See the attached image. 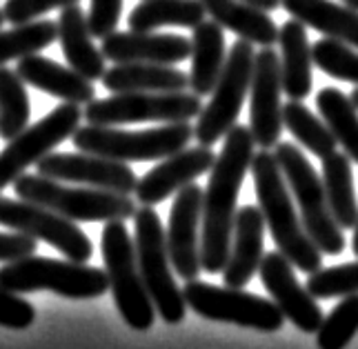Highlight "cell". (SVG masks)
<instances>
[{
    "instance_id": "43",
    "label": "cell",
    "mask_w": 358,
    "mask_h": 349,
    "mask_svg": "<svg viewBox=\"0 0 358 349\" xmlns=\"http://www.w3.org/2000/svg\"><path fill=\"white\" fill-rule=\"evenodd\" d=\"M350 101L354 103V107L358 109V87H356V90L352 92V96H350Z\"/></svg>"
},
{
    "instance_id": "39",
    "label": "cell",
    "mask_w": 358,
    "mask_h": 349,
    "mask_svg": "<svg viewBox=\"0 0 358 349\" xmlns=\"http://www.w3.org/2000/svg\"><path fill=\"white\" fill-rule=\"evenodd\" d=\"M122 14V0H92L87 24L94 38H105L114 34Z\"/></svg>"
},
{
    "instance_id": "7",
    "label": "cell",
    "mask_w": 358,
    "mask_h": 349,
    "mask_svg": "<svg viewBox=\"0 0 358 349\" xmlns=\"http://www.w3.org/2000/svg\"><path fill=\"white\" fill-rule=\"evenodd\" d=\"M103 260L122 320L136 332H147L154 325L156 307L141 276L136 245L122 220H109L103 229Z\"/></svg>"
},
{
    "instance_id": "23",
    "label": "cell",
    "mask_w": 358,
    "mask_h": 349,
    "mask_svg": "<svg viewBox=\"0 0 358 349\" xmlns=\"http://www.w3.org/2000/svg\"><path fill=\"white\" fill-rule=\"evenodd\" d=\"M103 85L112 94L134 92H185L189 76L174 65L158 62H118L103 73Z\"/></svg>"
},
{
    "instance_id": "6",
    "label": "cell",
    "mask_w": 358,
    "mask_h": 349,
    "mask_svg": "<svg viewBox=\"0 0 358 349\" xmlns=\"http://www.w3.org/2000/svg\"><path fill=\"white\" fill-rule=\"evenodd\" d=\"M278 167L299 203L301 220L307 236L327 256H338L345 249V236L331 216L323 178L318 176L310 160L292 143H278L274 152Z\"/></svg>"
},
{
    "instance_id": "2",
    "label": "cell",
    "mask_w": 358,
    "mask_h": 349,
    "mask_svg": "<svg viewBox=\"0 0 358 349\" xmlns=\"http://www.w3.org/2000/svg\"><path fill=\"white\" fill-rule=\"evenodd\" d=\"M252 178L258 196V207L263 211L265 225L278 252L305 273H314L323 265V252L307 236L303 220L294 209L289 185L278 167V160L269 149H261L252 158Z\"/></svg>"
},
{
    "instance_id": "13",
    "label": "cell",
    "mask_w": 358,
    "mask_h": 349,
    "mask_svg": "<svg viewBox=\"0 0 358 349\" xmlns=\"http://www.w3.org/2000/svg\"><path fill=\"white\" fill-rule=\"evenodd\" d=\"M0 225L52 245L73 263H87L94 254L92 241L76 227V222L22 198L11 201L0 196Z\"/></svg>"
},
{
    "instance_id": "41",
    "label": "cell",
    "mask_w": 358,
    "mask_h": 349,
    "mask_svg": "<svg viewBox=\"0 0 358 349\" xmlns=\"http://www.w3.org/2000/svg\"><path fill=\"white\" fill-rule=\"evenodd\" d=\"M245 3H250V5H254L258 9H263V11H267V14L280 7V0H245Z\"/></svg>"
},
{
    "instance_id": "33",
    "label": "cell",
    "mask_w": 358,
    "mask_h": 349,
    "mask_svg": "<svg viewBox=\"0 0 358 349\" xmlns=\"http://www.w3.org/2000/svg\"><path fill=\"white\" fill-rule=\"evenodd\" d=\"M56 38L58 22L54 20H31L24 24H14V29L0 31V65L31 54H41Z\"/></svg>"
},
{
    "instance_id": "27",
    "label": "cell",
    "mask_w": 358,
    "mask_h": 349,
    "mask_svg": "<svg viewBox=\"0 0 358 349\" xmlns=\"http://www.w3.org/2000/svg\"><path fill=\"white\" fill-rule=\"evenodd\" d=\"M225 34L216 20H203L194 27L192 36V73L189 90L196 96H207L214 92L225 67Z\"/></svg>"
},
{
    "instance_id": "1",
    "label": "cell",
    "mask_w": 358,
    "mask_h": 349,
    "mask_svg": "<svg viewBox=\"0 0 358 349\" xmlns=\"http://www.w3.org/2000/svg\"><path fill=\"white\" fill-rule=\"evenodd\" d=\"M254 136L245 124H234L225 136L223 152L209 173L203 190V227H201V265L207 273L223 271L229 258L236 201L243 180L252 169Z\"/></svg>"
},
{
    "instance_id": "4",
    "label": "cell",
    "mask_w": 358,
    "mask_h": 349,
    "mask_svg": "<svg viewBox=\"0 0 358 349\" xmlns=\"http://www.w3.org/2000/svg\"><path fill=\"white\" fill-rule=\"evenodd\" d=\"M192 138L194 127L189 122H167L143 131L85 124L73 131L71 143L78 152L98 154L120 163H147V160H163L182 152Z\"/></svg>"
},
{
    "instance_id": "31",
    "label": "cell",
    "mask_w": 358,
    "mask_h": 349,
    "mask_svg": "<svg viewBox=\"0 0 358 349\" xmlns=\"http://www.w3.org/2000/svg\"><path fill=\"white\" fill-rule=\"evenodd\" d=\"M282 124L307 152L323 160L336 152V138L331 136L325 120L316 118L301 101H289L282 105Z\"/></svg>"
},
{
    "instance_id": "30",
    "label": "cell",
    "mask_w": 358,
    "mask_h": 349,
    "mask_svg": "<svg viewBox=\"0 0 358 349\" xmlns=\"http://www.w3.org/2000/svg\"><path fill=\"white\" fill-rule=\"evenodd\" d=\"M316 107L343 152L358 163V109L354 103L336 87H323L316 96Z\"/></svg>"
},
{
    "instance_id": "34",
    "label": "cell",
    "mask_w": 358,
    "mask_h": 349,
    "mask_svg": "<svg viewBox=\"0 0 358 349\" xmlns=\"http://www.w3.org/2000/svg\"><path fill=\"white\" fill-rule=\"evenodd\" d=\"M358 334V294L343 296V301L323 318L318 327L320 349H345Z\"/></svg>"
},
{
    "instance_id": "14",
    "label": "cell",
    "mask_w": 358,
    "mask_h": 349,
    "mask_svg": "<svg viewBox=\"0 0 358 349\" xmlns=\"http://www.w3.org/2000/svg\"><path fill=\"white\" fill-rule=\"evenodd\" d=\"M250 92V131L254 136V143L261 149H271L278 145L282 131L280 56L271 47H263L254 56Z\"/></svg>"
},
{
    "instance_id": "25",
    "label": "cell",
    "mask_w": 358,
    "mask_h": 349,
    "mask_svg": "<svg viewBox=\"0 0 358 349\" xmlns=\"http://www.w3.org/2000/svg\"><path fill=\"white\" fill-rule=\"evenodd\" d=\"M287 14L301 20L305 27L320 31L325 38H334L358 49V9L331 3V0H280Z\"/></svg>"
},
{
    "instance_id": "28",
    "label": "cell",
    "mask_w": 358,
    "mask_h": 349,
    "mask_svg": "<svg viewBox=\"0 0 358 349\" xmlns=\"http://www.w3.org/2000/svg\"><path fill=\"white\" fill-rule=\"evenodd\" d=\"M323 187L331 216L341 229H354L358 222V201L354 192L352 158L334 152L323 158Z\"/></svg>"
},
{
    "instance_id": "9",
    "label": "cell",
    "mask_w": 358,
    "mask_h": 349,
    "mask_svg": "<svg viewBox=\"0 0 358 349\" xmlns=\"http://www.w3.org/2000/svg\"><path fill=\"white\" fill-rule=\"evenodd\" d=\"M201 96L187 92H134L112 94L87 103L83 118L90 124L116 127L134 122H189L201 114Z\"/></svg>"
},
{
    "instance_id": "10",
    "label": "cell",
    "mask_w": 358,
    "mask_h": 349,
    "mask_svg": "<svg viewBox=\"0 0 358 349\" xmlns=\"http://www.w3.org/2000/svg\"><path fill=\"white\" fill-rule=\"evenodd\" d=\"M254 56L256 52L252 49V43L243 38H238L229 49L225 67L220 71V78L212 92V101L201 109L199 122L194 127L199 145L214 147L236 124L243 103L252 87Z\"/></svg>"
},
{
    "instance_id": "17",
    "label": "cell",
    "mask_w": 358,
    "mask_h": 349,
    "mask_svg": "<svg viewBox=\"0 0 358 349\" xmlns=\"http://www.w3.org/2000/svg\"><path fill=\"white\" fill-rule=\"evenodd\" d=\"M258 273H261V280L271 301L282 311V316L305 334L318 332V327L323 325V311L316 305L314 296L296 278L294 265L287 260V256H282L280 252H269L263 256Z\"/></svg>"
},
{
    "instance_id": "16",
    "label": "cell",
    "mask_w": 358,
    "mask_h": 349,
    "mask_svg": "<svg viewBox=\"0 0 358 349\" xmlns=\"http://www.w3.org/2000/svg\"><path fill=\"white\" fill-rule=\"evenodd\" d=\"M201 227H203V190L189 183L176 194L167 227V252L171 267L182 280H196L201 265Z\"/></svg>"
},
{
    "instance_id": "44",
    "label": "cell",
    "mask_w": 358,
    "mask_h": 349,
    "mask_svg": "<svg viewBox=\"0 0 358 349\" xmlns=\"http://www.w3.org/2000/svg\"><path fill=\"white\" fill-rule=\"evenodd\" d=\"M343 5H348V7H354V9H358V0H341Z\"/></svg>"
},
{
    "instance_id": "42",
    "label": "cell",
    "mask_w": 358,
    "mask_h": 349,
    "mask_svg": "<svg viewBox=\"0 0 358 349\" xmlns=\"http://www.w3.org/2000/svg\"><path fill=\"white\" fill-rule=\"evenodd\" d=\"M352 249H354V254L358 256V222H356V227H354V238H352Z\"/></svg>"
},
{
    "instance_id": "22",
    "label": "cell",
    "mask_w": 358,
    "mask_h": 349,
    "mask_svg": "<svg viewBox=\"0 0 358 349\" xmlns=\"http://www.w3.org/2000/svg\"><path fill=\"white\" fill-rule=\"evenodd\" d=\"M58 41L63 47V54L78 73L92 83L103 78L105 69V56L103 52L94 45V36L87 24V14L78 5H69L60 9L58 16Z\"/></svg>"
},
{
    "instance_id": "21",
    "label": "cell",
    "mask_w": 358,
    "mask_h": 349,
    "mask_svg": "<svg viewBox=\"0 0 358 349\" xmlns=\"http://www.w3.org/2000/svg\"><path fill=\"white\" fill-rule=\"evenodd\" d=\"M18 76L24 85H31L63 103L87 105L96 98V90L90 78H85L73 67H63L56 60H49L41 54H31L18 60Z\"/></svg>"
},
{
    "instance_id": "8",
    "label": "cell",
    "mask_w": 358,
    "mask_h": 349,
    "mask_svg": "<svg viewBox=\"0 0 358 349\" xmlns=\"http://www.w3.org/2000/svg\"><path fill=\"white\" fill-rule=\"evenodd\" d=\"M134 227L136 258H138V269L145 287L152 296V303L167 325H178L187 314V303L171 276V260L163 222L152 207L143 205V209H136L134 214Z\"/></svg>"
},
{
    "instance_id": "19",
    "label": "cell",
    "mask_w": 358,
    "mask_h": 349,
    "mask_svg": "<svg viewBox=\"0 0 358 349\" xmlns=\"http://www.w3.org/2000/svg\"><path fill=\"white\" fill-rule=\"evenodd\" d=\"M103 56L118 62H158V65H178L192 58V41L180 34L154 31H114L103 38Z\"/></svg>"
},
{
    "instance_id": "29",
    "label": "cell",
    "mask_w": 358,
    "mask_h": 349,
    "mask_svg": "<svg viewBox=\"0 0 358 349\" xmlns=\"http://www.w3.org/2000/svg\"><path fill=\"white\" fill-rule=\"evenodd\" d=\"M207 11L201 0H143L127 18L131 31H154L158 27H199Z\"/></svg>"
},
{
    "instance_id": "35",
    "label": "cell",
    "mask_w": 358,
    "mask_h": 349,
    "mask_svg": "<svg viewBox=\"0 0 358 349\" xmlns=\"http://www.w3.org/2000/svg\"><path fill=\"white\" fill-rule=\"evenodd\" d=\"M314 67L327 76L352 83L358 87V52L334 38H323L312 47Z\"/></svg>"
},
{
    "instance_id": "32",
    "label": "cell",
    "mask_w": 358,
    "mask_h": 349,
    "mask_svg": "<svg viewBox=\"0 0 358 349\" xmlns=\"http://www.w3.org/2000/svg\"><path fill=\"white\" fill-rule=\"evenodd\" d=\"M29 96L18 71L0 65V138L11 141L29 124Z\"/></svg>"
},
{
    "instance_id": "26",
    "label": "cell",
    "mask_w": 358,
    "mask_h": 349,
    "mask_svg": "<svg viewBox=\"0 0 358 349\" xmlns=\"http://www.w3.org/2000/svg\"><path fill=\"white\" fill-rule=\"evenodd\" d=\"M201 3L212 20H216L223 29L236 34L238 38L258 47H271L278 43V27L267 16V11L245 0H201Z\"/></svg>"
},
{
    "instance_id": "3",
    "label": "cell",
    "mask_w": 358,
    "mask_h": 349,
    "mask_svg": "<svg viewBox=\"0 0 358 349\" xmlns=\"http://www.w3.org/2000/svg\"><path fill=\"white\" fill-rule=\"evenodd\" d=\"M14 192L22 201L43 205L73 222L127 220L136 214V203L127 194L96 190V187H67L41 173L18 176L14 180Z\"/></svg>"
},
{
    "instance_id": "38",
    "label": "cell",
    "mask_w": 358,
    "mask_h": 349,
    "mask_svg": "<svg viewBox=\"0 0 358 349\" xmlns=\"http://www.w3.org/2000/svg\"><path fill=\"white\" fill-rule=\"evenodd\" d=\"M36 318V309L18 294L0 287V327L27 329Z\"/></svg>"
},
{
    "instance_id": "37",
    "label": "cell",
    "mask_w": 358,
    "mask_h": 349,
    "mask_svg": "<svg viewBox=\"0 0 358 349\" xmlns=\"http://www.w3.org/2000/svg\"><path fill=\"white\" fill-rule=\"evenodd\" d=\"M80 0H7L3 7L5 20L11 24H24L38 20L52 9H65L69 5H78Z\"/></svg>"
},
{
    "instance_id": "18",
    "label": "cell",
    "mask_w": 358,
    "mask_h": 349,
    "mask_svg": "<svg viewBox=\"0 0 358 349\" xmlns=\"http://www.w3.org/2000/svg\"><path fill=\"white\" fill-rule=\"evenodd\" d=\"M216 163V154L212 147L199 145L194 149L185 147L182 152L171 154L160 160L152 171H147L143 178H138L136 185V201L141 205L154 207L163 203L171 194L180 192L182 187H187L196 178H201L203 173L212 171Z\"/></svg>"
},
{
    "instance_id": "20",
    "label": "cell",
    "mask_w": 358,
    "mask_h": 349,
    "mask_svg": "<svg viewBox=\"0 0 358 349\" xmlns=\"http://www.w3.org/2000/svg\"><path fill=\"white\" fill-rule=\"evenodd\" d=\"M263 236L265 218L261 207H241L234 218L229 258L223 269L227 287H245L258 273V267L263 263Z\"/></svg>"
},
{
    "instance_id": "36",
    "label": "cell",
    "mask_w": 358,
    "mask_h": 349,
    "mask_svg": "<svg viewBox=\"0 0 358 349\" xmlns=\"http://www.w3.org/2000/svg\"><path fill=\"white\" fill-rule=\"evenodd\" d=\"M307 292L314 298H336L358 294V263L327 267L310 273Z\"/></svg>"
},
{
    "instance_id": "11",
    "label": "cell",
    "mask_w": 358,
    "mask_h": 349,
    "mask_svg": "<svg viewBox=\"0 0 358 349\" xmlns=\"http://www.w3.org/2000/svg\"><path fill=\"white\" fill-rule=\"evenodd\" d=\"M182 296L187 307L207 320L231 322L267 334L278 332L285 322V316L274 301L241 292V287H214L201 280H187Z\"/></svg>"
},
{
    "instance_id": "5",
    "label": "cell",
    "mask_w": 358,
    "mask_h": 349,
    "mask_svg": "<svg viewBox=\"0 0 358 349\" xmlns=\"http://www.w3.org/2000/svg\"><path fill=\"white\" fill-rule=\"evenodd\" d=\"M0 287L18 296L49 290L73 301H87L109 290V278L107 271L85 263L27 256L0 267Z\"/></svg>"
},
{
    "instance_id": "24",
    "label": "cell",
    "mask_w": 358,
    "mask_h": 349,
    "mask_svg": "<svg viewBox=\"0 0 358 349\" xmlns=\"http://www.w3.org/2000/svg\"><path fill=\"white\" fill-rule=\"evenodd\" d=\"M280 45V78L282 92L289 101H305L312 94V47L307 43V31L301 20H287L278 29Z\"/></svg>"
},
{
    "instance_id": "15",
    "label": "cell",
    "mask_w": 358,
    "mask_h": 349,
    "mask_svg": "<svg viewBox=\"0 0 358 349\" xmlns=\"http://www.w3.org/2000/svg\"><path fill=\"white\" fill-rule=\"evenodd\" d=\"M38 173L60 183L90 185L116 194H134L138 178L127 163L98 154H47L38 163Z\"/></svg>"
},
{
    "instance_id": "40",
    "label": "cell",
    "mask_w": 358,
    "mask_h": 349,
    "mask_svg": "<svg viewBox=\"0 0 358 349\" xmlns=\"http://www.w3.org/2000/svg\"><path fill=\"white\" fill-rule=\"evenodd\" d=\"M38 249V241L27 234H0V263H14L27 256H34Z\"/></svg>"
},
{
    "instance_id": "45",
    "label": "cell",
    "mask_w": 358,
    "mask_h": 349,
    "mask_svg": "<svg viewBox=\"0 0 358 349\" xmlns=\"http://www.w3.org/2000/svg\"><path fill=\"white\" fill-rule=\"evenodd\" d=\"M3 22H7V20H5V14H3V9H0V29H3Z\"/></svg>"
},
{
    "instance_id": "12",
    "label": "cell",
    "mask_w": 358,
    "mask_h": 349,
    "mask_svg": "<svg viewBox=\"0 0 358 349\" xmlns=\"http://www.w3.org/2000/svg\"><path fill=\"white\" fill-rule=\"evenodd\" d=\"M80 105L63 103L49 111L43 120L27 124L16 138L7 141V147L0 152V192L14 185V180L22 176L27 167L38 165L60 143L71 138L73 131L80 127Z\"/></svg>"
}]
</instances>
